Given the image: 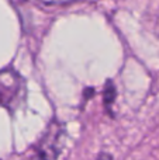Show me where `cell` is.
I'll return each mask as SVG.
<instances>
[{
	"label": "cell",
	"instance_id": "2",
	"mask_svg": "<svg viewBox=\"0 0 159 160\" xmlns=\"http://www.w3.org/2000/svg\"><path fill=\"white\" fill-rule=\"evenodd\" d=\"M64 142V129L59 124L49 125L38 145V156L42 160H55L61 153Z\"/></svg>",
	"mask_w": 159,
	"mask_h": 160
},
{
	"label": "cell",
	"instance_id": "3",
	"mask_svg": "<svg viewBox=\"0 0 159 160\" xmlns=\"http://www.w3.org/2000/svg\"><path fill=\"white\" fill-rule=\"evenodd\" d=\"M42 3H47V4H61V3H66L70 0H41Z\"/></svg>",
	"mask_w": 159,
	"mask_h": 160
},
{
	"label": "cell",
	"instance_id": "1",
	"mask_svg": "<svg viewBox=\"0 0 159 160\" xmlns=\"http://www.w3.org/2000/svg\"><path fill=\"white\" fill-rule=\"evenodd\" d=\"M23 79L13 69L0 70V104L14 107L21 98Z\"/></svg>",
	"mask_w": 159,
	"mask_h": 160
}]
</instances>
